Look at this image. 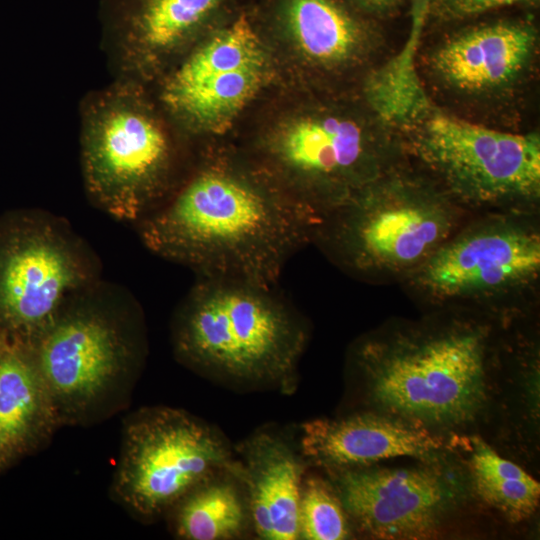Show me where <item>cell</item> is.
I'll use <instances>...</instances> for the list:
<instances>
[{"label":"cell","mask_w":540,"mask_h":540,"mask_svg":"<svg viewBox=\"0 0 540 540\" xmlns=\"http://www.w3.org/2000/svg\"><path fill=\"white\" fill-rule=\"evenodd\" d=\"M509 326L453 309L387 320L348 350L360 409L448 438L480 434L496 420Z\"/></svg>","instance_id":"cell-1"},{"label":"cell","mask_w":540,"mask_h":540,"mask_svg":"<svg viewBox=\"0 0 540 540\" xmlns=\"http://www.w3.org/2000/svg\"><path fill=\"white\" fill-rule=\"evenodd\" d=\"M319 222L281 185L222 161L200 168L137 229L151 252L197 277L272 287Z\"/></svg>","instance_id":"cell-2"},{"label":"cell","mask_w":540,"mask_h":540,"mask_svg":"<svg viewBox=\"0 0 540 540\" xmlns=\"http://www.w3.org/2000/svg\"><path fill=\"white\" fill-rule=\"evenodd\" d=\"M309 334L301 312L275 286L204 277L172 324L175 354L190 368L230 386L286 392Z\"/></svg>","instance_id":"cell-3"},{"label":"cell","mask_w":540,"mask_h":540,"mask_svg":"<svg viewBox=\"0 0 540 540\" xmlns=\"http://www.w3.org/2000/svg\"><path fill=\"white\" fill-rule=\"evenodd\" d=\"M471 215L407 159L326 214L312 243L353 278L401 283Z\"/></svg>","instance_id":"cell-4"},{"label":"cell","mask_w":540,"mask_h":540,"mask_svg":"<svg viewBox=\"0 0 540 540\" xmlns=\"http://www.w3.org/2000/svg\"><path fill=\"white\" fill-rule=\"evenodd\" d=\"M538 212L472 214L400 284L429 310H463L510 325L535 306Z\"/></svg>","instance_id":"cell-5"},{"label":"cell","mask_w":540,"mask_h":540,"mask_svg":"<svg viewBox=\"0 0 540 540\" xmlns=\"http://www.w3.org/2000/svg\"><path fill=\"white\" fill-rule=\"evenodd\" d=\"M403 131L408 159L470 214L538 212L539 133L490 128L432 105Z\"/></svg>","instance_id":"cell-6"},{"label":"cell","mask_w":540,"mask_h":540,"mask_svg":"<svg viewBox=\"0 0 540 540\" xmlns=\"http://www.w3.org/2000/svg\"><path fill=\"white\" fill-rule=\"evenodd\" d=\"M170 139L132 82L93 94L82 113L81 166L92 202L115 219L137 223L168 195Z\"/></svg>","instance_id":"cell-7"},{"label":"cell","mask_w":540,"mask_h":540,"mask_svg":"<svg viewBox=\"0 0 540 540\" xmlns=\"http://www.w3.org/2000/svg\"><path fill=\"white\" fill-rule=\"evenodd\" d=\"M100 273L91 247L60 216L39 209L2 215L0 332L34 341Z\"/></svg>","instance_id":"cell-8"},{"label":"cell","mask_w":540,"mask_h":540,"mask_svg":"<svg viewBox=\"0 0 540 540\" xmlns=\"http://www.w3.org/2000/svg\"><path fill=\"white\" fill-rule=\"evenodd\" d=\"M326 472L352 528L371 539H438L480 504L459 450L408 466Z\"/></svg>","instance_id":"cell-9"},{"label":"cell","mask_w":540,"mask_h":540,"mask_svg":"<svg viewBox=\"0 0 540 540\" xmlns=\"http://www.w3.org/2000/svg\"><path fill=\"white\" fill-rule=\"evenodd\" d=\"M284 189L319 221L358 190L407 160L402 137L382 121L372 126L324 113L297 119L267 144Z\"/></svg>","instance_id":"cell-10"},{"label":"cell","mask_w":540,"mask_h":540,"mask_svg":"<svg viewBox=\"0 0 540 540\" xmlns=\"http://www.w3.org/2000/svg\"><path fill=\"white\" fill-rule=\"evenodd\" d=\"M223 474L242 482V462L220 431L185 411L150 407L126 425L115 490L134 512L154 517Z\"/></svg>","instance_id":"cell-11"},{"label":"cell","mask_w":540,"mask_h":540,"mask_svg":"<svg viewBox=\"0 0 540 540\" xmlns=\"http://www.w3.org/2000/svg\"><path fill=\"white\" fill-rule=\"evenodd\" d=\"M132 302L99 279L72 294L31 342L56 408L90 403L134 360L137 343L121 319Z\"/></svg>","instance_id":"cell-12"},{"label":"cell","mask_w":540,"mask_h":540,"mask_svg":"<svg viewBox=\"0 0 540 540\" xmlns=\"http://www.w3.org/2000/svg\"><path fill=\"white\" fill-rule=\"evenodd\" d=\"M538 32L528 20H499L460 30L438 44L428 71L439 88L471 103H496L528 81Z\"/></svg>","instance_id":"cell-13"},{"label":"cell","mask_w":540,"mask_h":540,"mask_svg":"<svg viewBox=\"0 0 540 540\" xmlns=\"http://www.w3.org/2000/svg\"><path fill=\"white\" fill-rule=\"evenodd\" d=\"M460 439L434 434L388 414L360 409L346 416L304 423L300 450L304 457L328 471L399 457L444 458L458 452Z\"/></svg>","instance_id":"cell-14"},{"label":"cell","mask_w":540,"mask_h":540,"mask_svg":"<svg viewBox=\"0 0 540 540\" xmlns=\"http://www.w3.org/2000/svg\"><path fill=\"white\" fill-rule=\"evenodd\" d=\"M251 523L267 540L299 538L305 462L280 436L259 432L239 449Z\"/></svg>","instance_id":"cell-15"},{"label":"cell","mask_w":540,"mask_h":540,"mask_svg":"<svg viewBox=\"0 0 540 540\" xmlns=\"http://www.w3.org/2000/svg\"><path fill=\"white\" fill-rule=\"evenodd\" d=\"M57 416L32 343L0 332V469L44 440Z\"/></svg>","instance_id":"cell-16"},{"label":"cell","mask_w":540,"mask_h":540,"mask_svg":"<svg viewBox=\"0 0 540 540\" xmlns=\"http://www.w3.org/2000/svg\"><path fill=\"white\" fill-rule=\"evenodd\" d=\"M225 0H105L104 13L121 69L132 71L172 50Z\"/></svg>","instance_id":"cell-17"},{"label":"cell","mask_w":540,"mask_h":540,"mask_svg":"<svg viewBox=\"0 0 540 540\" xmlns=\"http://www.w3.org/2000/svg\"><path fill=\"white\" fill-rule=\"evenodd\" d=\"M276 17L302 54L322 67L359 60L376 33L344 0H277Z\"/></svg>","instance_id":"cell-18"},{"label":"cell","mask_w":540,"mask_h":540,"mask_svg":"<svg viewBox=\"0 0 540 540\" xmlns=\"http://www.w3.org/2000/svg\"><path fill=\"white\" fill-rule=\"evenodd\" d=\"M459 452L474 496L511 524L530 519L540 501V483L523 467L504 458L480 434L463 436Z\"/></svg>","instance_id":"cell-19"},{"label":"cell","mask_w":540,"mask_h":540,"mask_svg":"<svg viewBox=\"0 0 540 540\" xmlns=\"http://www.w3.org/2000/svg\"><path fill=\"white\" fill-rule=\"evenodd\" d=\"M265 64L218 73L194 84L163 89L169 111L189 127L217 132L250 100L264 76Z\"/></svg>","instance_id":"cell-20"},{"label":"cell","mask_w":540,"mask_h":540,"mask_svg":"<svg viewBox=\"0 0 540 540\" xmlns=\"http://www.w3.org/2000/svg\"><path fill=\"white\" fill-rule=\"evenodd\" d=\"M238 478L214 477L186 494L177 504L176 531L188 540L239 537L251 522L247 496Z\"/></svg>","instance_id":"cell-21"},{"label":"cell","mask_w":540,"mask_h":540,"mask_svg":"<svg viewBox=\"0 0 540 540\" xmlns=\"http://www.w3.org/2000/svg\"><path fill=\"white\" fill-rule=\"evenodd\" d=\"M258 64H265L261 41L249 16L240 13L191 53L164 89L185 87L218 73Z\"/></svg>","instance_id":"cell-22"},{"label":"cell","mask_w":540,"mask_h":540,"mask_svg":"<svg viewBox=\"0 0 540 540\" xmlns=\"http://www.w3.org/2000/svg\"><path fill=\"white\" fill-rule=\"evenodd\" d=\"M299 538L343 540L352 536V525L329 479L303 477L299 511Z\"/></svg>","instance_id":"cell-23"},{"label":"cell","mask_w":540,"mask_h":540,"mask_svg":"<svg viewBox=\"0 0 540 540\" xmlns=\"http://www.w3.org/2000/svg\"><path fill=\"white\" fill-rule=\"evenodd\" d=\"M433 0H410V30L401 50L380 68L382 79L391 87L409 91L417 88L420 77L416 69V55Z\"/></svg>","instance_id":"cell-24"},{"label":"cell","mask_w":540,"mask_h":540,"mask_svg":"<svg viewBox=\"0 0 540 540\" xmlns=\"http://www.w3.org/2000/svg\"><path fill=\"white\" fill-rule=\"evenodd\" d=\"M535 0H433L430 17L440 20H463L486 12Z\"/></svg>","instance_id":"cell-25"},{"label":"cell","mask_w":540,"mask_h":540,"mask_svg":"<svg viewBox=\"0 0 540 540\" xmlns=\"http://www.w3.org/2000/svg\"><path fill=\"white\" fill-rule=\"evenodd\" d=\"M357 9L379 18L394 15L402 5L403 0H347Z\"/></svg>","instance_id":"cell-26"}]
</instances>
